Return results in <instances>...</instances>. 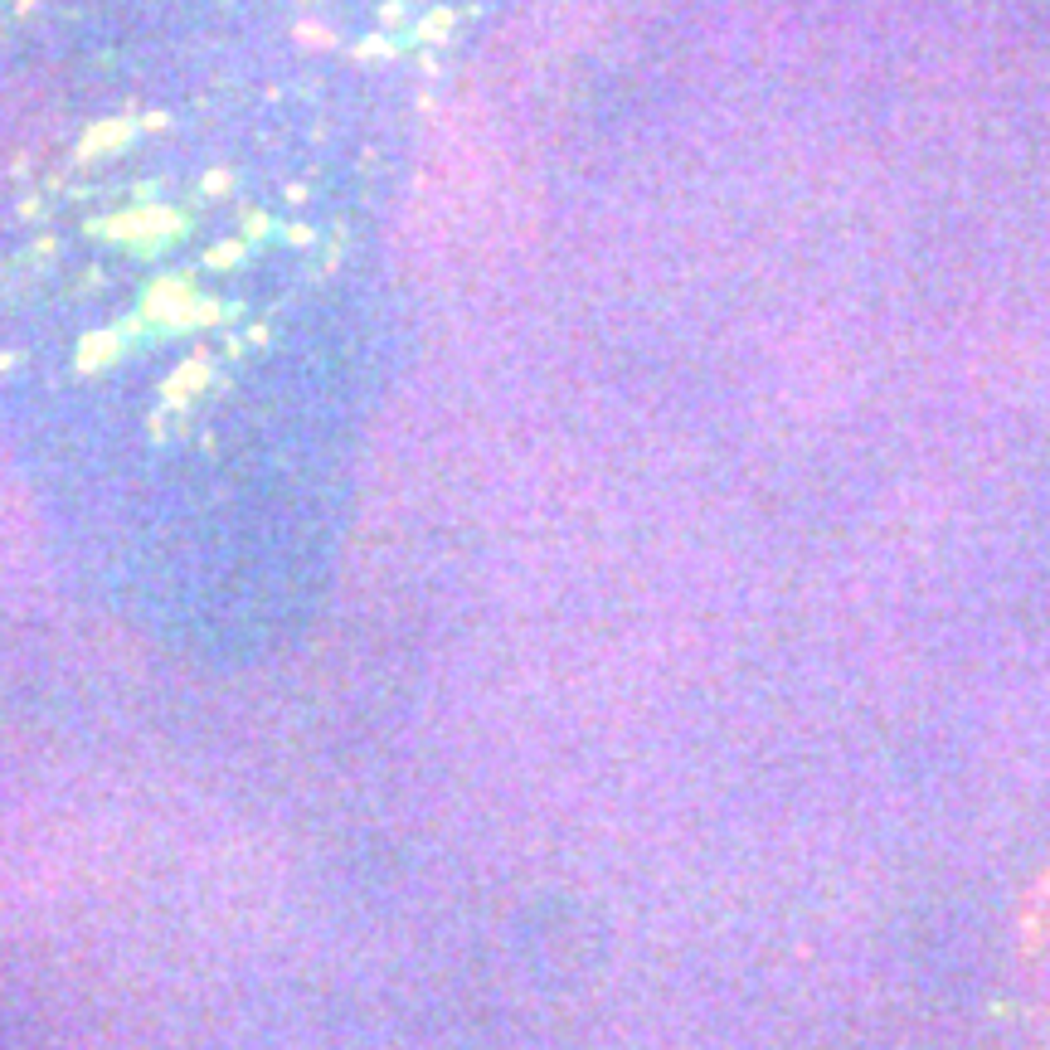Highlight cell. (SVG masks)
Returning <instances> with one entry per match:
<instances>
[{"mask_svg": "<svg viewBox=\"0 0 1050 1050\" xmlns=\"http://www.w3.org/2000/svg\"><path fill=\"white\" fill-rule=\"evenodd\" d=\"M220 316H224V302H195L190 316H185V327H214Z\"/></svg>", "mask_w": 1050, "mask_h": 1050, "instance_id": "7", "label": "cell"}, {"mask_svg": "<svg viewBox=\"0 0 1050 1050\" xmlns=\"http://www.w3.org/2000/svg\"><path fill=\"white\" fill-rule=\"evenodd\" d=\"M29 5H35V0H20V10H29Z\"/></svg>", "mask_w": 1050, "mask_h": 1050, "instance_id": "14", "label": "cell"}, {"mask_svg": "<svg viewBox=\"0 0 1050 1050\" xmlns=\"http://www.w3.org/2000/svg\"><path fill=\"white\" fill-rule=\"evenodd\" d=\"M190 306H195L190 283H180V277H156V283L146 287V306H142V312L180 331V327H185V316H190Z\"/></svg>", "mask_w": 1050, "mask_h": 1050, "instance_id": "2", "label": "cell"}, {"mask_svg": "<svg viewBox=\"0 0 1050 1050\" xmlns=\"http://www.w3.org/2000/svg\"><path fill=\"white\" fill-rule=\"evenodd\" d=\"M142 127H146V132H161V127H166V112H151V117L142 122Z\"/></svg>", "mask_w": 1050, "mask_h": 1050, "instance_id": "13", "label": "cell"}, {"mask_svg": "<svg viewBox=\"0 0 1050 1050\" xmlns=\"http://www.w3.org/2000/svg\"><path fill=\"white\" fill-rule=\"evenodd\" d=\"M268 214H249V229H243V234H249V239H262V234H268Z\"/></svg>", "mask_w": 1050, "mask_h": 1050, "instance_id": "10", "label": "cell"}, {"mask_svg": "<svg viewBox=\"0 0 1050 1050\" xmlns=\"http://www.w3.org/2000/svg\"><path fill=\"white\" fill-rule=\"evenodd\" d=\"M443 29H447V15L438 10V15H434V20H428V39H443Z\"/></svg>", "mask_w": 1050, "mask_h": 1050, "instance_id": "12", "label": "cell"}, {"mask_svg": "<svg viewBox=\"0 0 1050 1050\" xmlns=\"http://www.w3.org/2000/svg\"><path fill=\"white\" fill-rule=\"evenodd\" d=\"M297 39L312 44V49H327V44H331V29H327V25H297Z\"/></svg>", "mask_w": 1050, "mask_h": 1050, "instance_id": "8", "label": "cell"}, {"mask_svg": "<svg viewBox=\"0 0 1050 1050\" xmlns=\"http://www.w3.org/2000/svg\"><path fill=\"white\" fill-rule=\"evenodd\" d=\"M92 234H102V239H142V253H151L161 239H176L185 220L176 209H166V205H142V209H127V214H117V220H98V224H88Z\"/></svg>", "mask_w": 1050, "mask_h": 1050, "instance_id": "1", "label": "cell"}, {"mask_svg": "<svg viewBox=\"0 0 1050 1050\" xmlns=\"http://www.w3.org/2000/svg\"><path fill=\"white\" fill-rule=\"evenodd\" d=\"M112 355H117V336H112V331H92V336H83L79 365H83V370H98L102 360H112Z\"/></svg>", "mask_w": 1050, "mask_h": 1050, "instance_id": "4", "label": "cell"}, {"mask_svg": "<svg viewBox=\"0 0 1050 1050\" xmlns=\"http://www.w3.org/2000/svg\"><path fill=\"white\" fill-rule=\"evenodd\" d=\"M239 258H243V243L229 239V243H214V249L205 253V268H234Z\"/></svg>", "mask_w": 1050, "mask_h": 1050, "instance_id": "6", "label": "cell"}, {"mask_svg": "<svg viewBox=\"0 0 1050 1050\" xmlns=\"http://www.w3.org/2000/svg\"><path fill=\"white\" fill-rule=\"evenodd\" d=\"M229 185H234V171H224V166H220V171L205 176V195H229Z\"/></svg>", "mask_w": 1050, "mask_h": 1050, "instance_id": "9", "label": "cell"}, {"mask_svg": "<svg viewBox=\"0 0 1050 1050\" xmlns=\"http://www.w3.org/2000/svg\"><path fill=\"white\" fill-rule=\"evenodd\" d=\"M132 132H136V122L127 117H112V122H98L88 136H83V146H79V161H92V156H107V151H122L132 142Z\"/></svg>", "mask_w": 1050, "mask_h": 1050, "instance_id": "3", "label": "cell"}, {"mask_svg": "<svg viewBox=\"0 0 1050 1050\" xmlns=\"http://www.w3.org/2000/svg\"><path fill=\"white\" fill-rule=\"evenodd\" d=\"M287 243H297V249H302V243H312V229H306V224H287Z\"/></svg>", "mask_w": 1050, "mask_h": 1050, "instance_id": "11", "label": "cell"}, {"mask_svg": "<svg viewBox=\"0 0 1050 1050\" xmlns=\"http://www.w3.org/2000/svg\"><path fill=\"white\" fill-rule=\"evenodd\" d=\"M205 375H209V370H205V360H190V365H180V370H176V380H171V390H166V394H171V399H185L190 390H199V384H205Z\"/></svg>", "mask_w": 1050, "mask_h": 1050, "instance_id": "5", "label": "cell"}]
</instances>
